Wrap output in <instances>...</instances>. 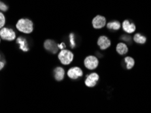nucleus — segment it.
Wrapping results in <instances>:
<instances>
[{"mask_svg": "<svg viewBox=\"0 0 151 113\" xmlns=\"http://www.w3.org/2000/svg\"><path fill=\"white\" fill-rule=\"evenodd\" d=\"M16 27L20 32L25 34H29L34 31V23L28 18H21L18 21Z\"/></svg>", "mask_w": 151, "mask_h": 113, "instance_id": "1", "label": "nucleus"}, {"mask_svg": "<svg viewBox=\"0 0 151 113\" xmlns=\"http://www.w3.org/2000/svg\"><path fill=\"white\" fill-rule=\"evenodd\" d=\"M0 38L4 41H12L16 39V33L12 28L4 26L0 29Z\"/></svg>", "mask_w": 151, "mask_h": 113, "instance_id": "2", "label": "nucleus"}, {"mask_svg": "<svg viewBox=\"0 0 151 113\" xmlns=\"http://www.w3.org/2000/svg\"><path fill=\"white\" fill-rule=\"evenodd\" d=\"M58 58L60 62L65 65H68L72 63L74 58V54L68 50H62L59 52Z\"/></svg>", "mask_w": 151, "mask_h": 113, "instance_id": "3", "label": "nucleus"}, {"mask_svg": "<svg viewBox=\"0 0 151 113\" xmlns=\"http://www.w3.org/2000/svg\"><path fill=\"white\" fill-rule=\"evenodd\" d=\"M84 63L86 68H87L89 70H93L97 67L99 65V61L97 57L89 56L86 58Z\"/></svg>", "mask_w": 151, "mask_h": 113, "instance_id": "4", "label": "nucleus"}, {"mask_svg": "<svg viewBox=\"0 0 151 113\" xmlns=\"http://www.w3.org/2000/svg\"><path fill=\"white\" fill-rule=\"evenodd\" d=\"M99 80V75L96 72H93L91 74L86 75L85 80V85L88 87H93L96 85Z\"/></svg>", "mask_w": 151, "mask_h": 113, "instance_id": "5", "label": "nucleus"}, {"mask_svg": "<svg viewBox=\"0 0 151 113\" xmlns=\"http://www.w3.org/2000/svg\"><path fill=\"white\" fill-rule=\"evenodd\" d=\"M44 47L46 50L52 54H56L59 50L58 45L56 43V42L50 39H47L45 41L44 43Z\"/></svg>", "mask_w": 151, "mask_h": 113, "instance_id": "6", "label": "nucleus"}, {"mask_svg": "<svg viewBox=\"0 0 151 113\" xmlns=\"http://www.w3.org/2000/svg\"><path fill=\"white\" fill-rule=\"evenodd\" d=\"M68 75L70 79H76L83 75V72L81 68L72 67L69 69L68 71Z\"/></svg>", "mask_w": 151, "mask_h": 113, "instance_id": "7", "label": "nucleus"}, {"mask_svg": "<svg viewBox=\"0 0 151 113\" xmlns=\"http://www.w3.org/2000/svg\"><path fill=\"white\" fill-rule=\"evenodd\" d=\"M106 18L104 16H97L93 20L92 24L95 28H101L106 25Z\"/></svg>", "mask_w": 151, "mask_h": 113, "instance_id": "8", "label": "nucleus"}, {"mask_svg": "<svg viewBox=\"0 0 151 113\" xmlns=\"http://www.w3.org/2000/svg\"><path fill=\"white\" fill-rule=\"evenodd\" d=\"M97 44L99 46L101 50H106L110 46V41L107 37L101 36L99 37L97 41Z\"/></svg>", "mask_w": 151, "mask_h": 113, "instance_id": "9", "label": "nucleus"}, {"mask_svg": "<svg viewBox=\"0 0 151 113\" xmlns=\"http://www.w3.org/2000/svg\"><path fill=\"white\" fill-rule=\"evenodd\" d=\"M17 43L19 45L20 50H21L23 52H27L29 50L28 42L25 38H23V37H18L17 39Z\"/></svg>", "mask_w": 151, "mask_h": 113, "instance_id": "10", "label": "nucleus"}, {"mask_svg": "<svg viewBox=\"0 0 151 113\" xmlns=\"http://www.w3.org/2000/svg\"><path fill=\"white\" fill-rule=\"evenodd\" d=\"M55 78L57 81H62L65 76V70L62 67H57L54 70Z\"/></svg>", "mask_w": 151, "mask_h": 113, "instance_id": "11", "label": "nucleus"}, {"mask_svg": "<svg viewBox=\"0 0 151 113\" xmlns=\"http://www.w3.org/2000/svg\"><path fill=\"white\" fill-rule=\"evenodd\" d=\"M123 28L125 31L128 33H132L135 31V26L134 24H130L129 21H125L123 23Z\"/></svg>", "mask_w": 151, "mask_h": 113, "instance_id": "12", "label": "nucleus"}, {"mask_svg": "<svg viewBox=\"0 0 151 113\" xmlns=\"http://www.w3.org/2000/svg\"><path fill=\"white\" fill-rule=\"evenodd\" d=\"M116 51L119 54L124 55L128 51V48L127 45L123 43H120L116 46Z\"/></svg>", "mask_w": 151, "mask_h": 113, "instance_id": "13", "label": "nucleus"}, {"mask_svg": "<svg viewBox=\"0 0 151 113\" xmlns=\"http://www.w3.org/2000/svg\"><path fill=\"white\" fill-rule=\"evenodd\" d=\"M108 28L110 29H114V30H119L120 27H121V24L117 21L110 22V23H108L107 24Z\"/></svg>", "mask_w": 151, "mask_h": 113, "instance_id": "14", "label": "nucleus"}, {"mask_svg": "<svg viewBox=\"0 0 151 113\" xmlns=\"http://www.w3.org/2000/svg\"><path fill=\"white\" fill-rule=\"evenodd\" d=\"M134 41L136 42V43L143 44L146 41V38L145 37H144V36H142V35H141L140 34H139V33H137V34L135 35Z\"/></svg>", "mask_w": 151, "mask_h": 113, "instance_id": "15", "label": "nucleus"}, {"mask_svg": "<svg viewBox=\"0 0 151 113\" xmlns=\"http://www.w3.org/2000/svg\"><path fill=\"white\" fill-rule=\"evenodd\" d=\"M125 61L127 63V69H131L133 66H134L135 62L134 60L131 57H127L125 58Z\"/></svg>", "mask_w": 151, "mask_h": 113, "instance_id": "16", "label": "nucleus"}, {"mask_svg": "<svg viewBox=\"0 0 151 113\" xmlns=\"http://www.w3.org/2000/svg\"><path fill=\"white\" fill-rule=\"evenodd\" d=\"M6 23V18L3 12H0V29L5 26Z\"/></svg>", "mask_w": 151, "mask_h": 113, "instance_id": "17", "label": "nucleus"}, {"mask_svg": "<svg viewBox=\"0 0 151 113\" xmlns=\"http://www.w3.org/2000/svg\"><path fill=\"white\" fill-rule=\"evenodd\" d=\"M8 10V6L3 1H0V12H5Z\"/></svg>", "mask_w": 151, "mask_h": 113, "instance_id": "18", "label": "nucleus"}, {"mask_svg": "<svg viewBox=\"0 0 151 113\" xmlns=\"http://www.w3.org/2000/svg\"><path fill=\"white\" fill-rule=\"evenodd\" d=\"M6 65V60L5 59L2 57V55L1 53H0V71L2 70L5 67Z\"/></svg>", "mask_w": 151, "mask_h": 113, "instance_id": "19", "label": "nucleus"}, {"mask_svg": "<svg viewBox=\"0 0 151 113\" xmlns=\"http://www.w3.org/2000/svg\"><path fill=\"white\" fill-rule=\"evenodd\" d=\"M70 45L72 48H74L76 46V43L74 41V35L73 33H71L70 35Z\"/></svg>", "mask_w": 151, "mask_h": 113, "instance_id": "20", "label": "nucleus"}, {"mask_svg": "<svg viewBox=\"0 0 151 113\" xmlns=\"http://www.w3.org/2000/svg\"><path fill=\"white\" fill-rule=\"evenodd\" d=\"M65 44L64 43H61V44H59L58 45V48H59V49H60V50H65Z\"/></svg>", "mask_w": 151, "mask_h": 113, "instance_id": "21", "label": "nucleus"}, {"mask_svg": "<svg viewBox=\"0 0 151 113\" xmlns=\"http://www.w3.org/2000/svg\"><path fill=\"white\" fill-rule=\"evenodd\" d=\"M1 39L0 38V44H1Z\"/></svg>", "mask_w": 151, "mask_h": 113, "instance_id": "22", "label": "nucleus"}]
</instances>
